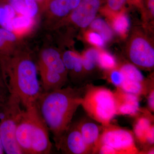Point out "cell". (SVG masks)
<instances>
[{"instance_id": "obj_1", "label": "cell", "mask_w": 154, "mask_h": 154, "mask_svg": "<svg viewBox=\"0 0 154 154\" xmlns=\"http://www.w3.org/2000/svg\"><path fill=\"white\" fill-rule=\"evenodd\" d=\"M0 71L9 94L18 97L25 109L37 105L42 93L38 69L24 42L11 56L0 57Z\"/></svg>"}, {"instance_id": "obj_2", "label": "cell", "mask_w": 154, "mask_h": 154, "mask_svg": "<svg viewBox=\"0 0 154 154\" xmlns=\"http://www.w3.org/2000/svg\"><path fill=\"white\" fill-rule=\"evenodd\" d=\"M81 91L71 88H62L42 93L37 106L55 144L70 126L78 107L82 105Z\"/></svg>"}, {"instance_id": "obj_3", "label": "cell", "mask_w": 154, "mask_h": 154, "mask_svg": "<svg viewBox=\"0 0 154 154\" xmlns=\"http://www.w3.org/2000/svg\"><path fill=\"white\" fill-rule=\"evenodd\" d=\"M94 120L102 126L110 124L116 114L114 93L102 87H91L83 96L82 105Z\"/></svg>"}, {"instance_id": "obj_4", "label": "cell", "mask_w": 154, "mask_h": 154, "mask_svg": "<svg viewBox=\"0 0 154 154\" xmlns=\"http://www.w3.org/2000/svg\"><path fill=\"white\" fill-rule=\"evenodd\" d=\"M22 105L18 97L10 94L2 107L3 115L0 120V138L6 154H23L16 138L17 125L24 110L21 108Z\"/></svg>"}, {"instance_id": "obj_5", "label": "cell", "mask_w": 154, "mask_h": 154, "mask_svg": "<svg viewBox=\"0 0 154 154\" xmlns=\"http://www.w3.org/2000/svg\"><path fill=\"white\" fill-rule=\"evenodd\" d=\"M103 127V131L96 145L101 143L110 146L115 150L117 154L138 153L132 132L110 124Z\"/></svg>"}, {"instance_id": "obj_6", "label": "cell", "mask_w": 154, "mask_h": 154, "mask_svg": "<svg viewBox=\"0 0 154 154\" xmlns=\"http://www.w3.org/2000/svg\"><path fill=\"white\" fill-rule=\"evenodd\" d=\"M32 122L31 154H47L51 151L48 127L45 122L37 105L28 108Z\"/></svg>"}, {"instance_id": "obj_7", "label": "cell", "mask_w": 154, "mask_h": 154, "mask_svg": "<svg viewBox=\"0 0 154 154\" xmlns=\"http://www.w3.org/2000/svg\"><path fill=\"white\" fill-rule=\"evenodd\" d=\"M130 60L136 66L144 69L154 66V49L145 38L137 36L132 38L128 48Z\"/></svg>"}, {"instance_id": "obj_8", "label": "cell", "mask_w": 154, "mask_h": 154, "mask_svg": "<svg viewBox=\"0 0 154 154\" xmlns=\"http://www.w3.org/2000/svg\"><path fill=\"white\" fill-rule=\"evenodd\" d=\"M81 0H48L42 12L45 24L49 28H54L58 22L68 17L78 6Z\"/></svg>"}, {"instance_id": "obj_9", "label": "cell", "mask_w": 154, "mask_h": 154, "mask_svg": "<svg viewBox=\"0 0 154 154\" xmlns=\"http://www.w3.org/2000/svg\"><path fill=\"white\" fill-rule=\"evenodd\" d=\"M101 5V0H81L66 18H69L70 22L79 28H87L96 18Z\"/></svg>"}, {"instance_id": "obj_10", "label": "cell", "mask_w": 154, "mask_h": 154, "mask_svg": "<svg viewBox=\"0 0 154 154\" xmlns=\"http://www.w3.org/2000/svg\"><path fill=\"white\" fill-rule=\"evenodd\" d=\"M57 148L66 153L84 154L90 150L83 139L77 125L70 126L56 144Z\"/></svg>"}, {"instance_id": "obj_11", "label": "cell", "mask_w": 154, "mask_h": 154, "mask_svg": "<svg viewBox=\"0 0 154 154\" xmlns=\"http://www.w3.org/2000/svg\"><path fill=\"white\" fill-rule=\"evenodd\" d=\"M36 65L38 67L55 71L64 76H67V71L63 63L62 54L52 46H47L40 51Z\"/></svg>"}, {"instance_id": "obj_12", "label": "cell", "mask_w": 154, "mask_h": 154, "mask_svg": "<svg viewBox=\"0 0 154 154\" xmlns=\"http://www.w3.org/2000/svg\"><path fill=\"white\" fill-rule=\"evenodd\" d=\"M32 122L28 109L23 111L16 131L17 144L23 154H31Z\"/></svg>"}, {"instance_id": "obj_13", "label": "cell", "mask_w": 154, "mask_h": 154, "mask_svg": "<svg viewBox=\"0 0 154 154\" xmlns=\"http://www.w3.org/2000/svg\"><path fill=\"white\" fill-rule=\"evenodd\" d=\"M114 94L116 103V114L134 115L139 110L138 96L127 93L117 88Z\"/></svg>"}, {"instance_id": "obj_14", "label": "cell", "mask_w": 154, "mask_h": 154, "mask_svg": "<svg viewBox=\"0 0 154 154\" xmlns=\"http://www.w3.org/2000/svg\"><path fill=\"white\" fill-rule=\"evenodd\" d=\"M41 78V84L44 92L54 91L63 88L67 80L64 76L52 70L37 66Z\"/></svg>"}, {"instance_id": "obj_15", "label": "cell", "mask_w": 154, "mask_h": 154, "mask_svg": "<svg viewBox=\"0 0 154 154\" xmlns=\"http://www.w3.org/2000/svg\"><path fill=\"white\" fill-rule=\"evenodd\" d=\"M88 148L94 150L100 136V128L92 122L83 121L77 125Z\"/></svg>"}, {"instance_id": "obj_16", "label": "cell", "mask_w": 154, "mask_h": 154, "mask_svg": "<svg viewBox=\"0 0 154 154\" xmlns=\"http://www.w3.org/2000/svg\"><path fill=\"white\" fill-rule=\"evenodd\" d=\"M36 22L28 16L17 14L12 20V31L22 38L32 31Z\"/></svg>"}, {"instance_id": "obj_17", "label": "cell", "mask_w": 154, "mask_h": 154, "mask_svg": "<svg viewBox=\"0 0 154 154\" xmlns=\"http://www.w3.org/2000/svg\"><path fill=\"white\" fill-rule=\"evenodd\" d=\"M62 57L68 72L72 76L82 73L84 70L81 55L72 51L67 50L62 54Z\"/></svg>"}, {"instance_id": "obj_18", "label": "cell", "mask_w": 154, "mask_h": 154, "mask_svg": "<svg viewBox=\"0 0 154 154\" xmlns=\"http://www.w3.org/2000/svg\"><path fill=\"white\" fill-rule=\"evenodd\" d=\"M17 15L8 3L0 0V27L12 31V20Z\"/></svg>"}, {"instance_id": "obj_19", "label": "cell", "mask_w": 154, "mask_h": 154, "mask_svg": "<svg viewBox=\"0 0 154 154\" xmlns=\"http://www.w3.org/2000/svg\"><path fill=\"white\" fill-rule=\"evenodd\" d=\"M152 125L149 119L144 116L138 119L136 122L134 129L135 135L142 143H146V135Z\"/></svg>"}, {"instance_id": "obj_20", "label": "cell", "mask_w": 154, "mask_h": 154, "mask_svg": "<svg viewBox=\"0 0 154 154\" xmlns=\"http://www.w3.org/2000/svg\"><path fill=\"white\" fill-rule=\"evenodd\" d=\"M112 26L116 33L121 36H125L129 28V19L125 14H118L113 17Z\"/></svg>"}, {"instance_id": "obj_21", "label": "cell", "mask_w": 154, "mask_h": 154, "mask_svg": "<svg viewBox=\"0 0 154 154\" xmlns=\"http://www.w3.org/2000/svg\"><path fill=\"white\" fill-rule=\"evenodd\" d=\"M99 51L98 50L91 48L86 51L82 56L84 70L91 71L98 64Z\"/></svg>"}, {"instance_id": "obj_22", "label": "cell", "mask_w": 154, "mask_h": 154, "mask_svg": "<svg viewBox=\"0 0 154 154\" xmlns=\"http://www.w3.org/2000/svg\"><path fill=\"white\" fill-rule=\"evenodd\" d=\"M91 27L94 31L99 33L105 42L109 41L112 37L113 33L109 25L102 19H95L91 23Z\"/></svg>"}, {"instance_id": "obj_23", "label": "cell", "mask_w": 154, "mask_h": 154, "mask_svg": "<svg viewBox=\"0 0 154 154\" xmlns=\"http://www.w3.org/2000/svg\"><path fill=\"white\" fill-rule=\"evenodd\" d=\"M120 69L123 73L125 79L144 83L143 75L134 65L125 64L121 66Z\"/></svg>"}, {"instance_id": "obj_24", "label": "cell", "mask_w": 154, "mask_h": 154, "mask_svg": "<svg viewBox=\"0 0 154 154\" xmlns=\"http://www.w3.org/2000/svg\"><path fill=\"white\" fill-rule=\"evenodd\" d=\"M119 89L127 93L138 96L145 91L144 83L125 79Z\"/></svg>"}, {"instance_id": "obj_25", "label": "cell", "mask_w": 154, "mask_h": 154, "mask_svg": "<svg viewBox=\"0 0 154 154\" xmlns=\"http://www.w3.org/2000/svg\"><path fill=\"white\" fill-rule=\"evenodd\" d=\"M98 64L104 69L111 70L116 68V62L115 58L110 53L101 51L98 57Z\"/></svg>"}, {"instance_id": "obj_26", "label": "cell", "mask_w": 154, "mask_h": 154, "mask_svg": "<svg viewBox=\"0 0 154 154\" xmlns=\"http://www.w3.org/2000/svg\"><path fill=\"white\" fill-rule=\"evenodd\" d=\"M28 17L37 20L40 13H41L40 7L36 0H25Z\"/></svg>"}, {"instance_id": "obj_27", "label": "cell", "mask_w": 154, "mask_h": 154, "mask_svg": "<svg viewBox=\"0 0 154 154\" xmlns=\"http://www.w3.org/2000/svg\"><path fill=\"white\" fill-rule=\"evenodd\" d=\"M14 9L17 14L28 16L25 0H4Z\"/></svg>"}, {"instance_id": "obj_28", "label": "cell", "mask_w": 154, "mask_h": 154, "mask_svg": "<svg viewBox=\"0 0 154 154\" xmlns=\"http://www.w3.org/2000/svg\"><path fill=\"white\" fill-rule=\"evenodd\" d=\"M125 80L123 73L119 69H113L111 70L110 74V80L112 84L117 88H120Z\"/></svg>"}, {"instance_id": "obj_29", "label": "cell", "mask_w": 154, "mask_h": 154, "mask_svg": "<svg viewBox=\"0 0 154 154\" xmlns=\"http://www.w3.org/2000/svg\"><path fill=\"white\" fill-rule=\"evenodd\" d=\"M88 41L91 44L98 47H102L105 45V40L99 33L96 31H90L87 34Z\"/></svg>"}, {"instance_id": "obj_30", "label": "cell", "mask_w": 154, "mask_h": 154, "mask_svg": "<svg viewBox=\"0 0 154 154\" xmlns=\"http://www.w3.org/2000/svg\"><path fill=\"white\" fill-rule=\"evenodd\" d=\"M16 49L12 47L6 41L0 33V57L11 56Z\"/></svg>"}, {"instance_id": "obj_31", "label": "cell", "mask_w": 154, "mask_h": 154, "mask_svg": "<svg viewBox=\"0 0 154 154\" xmlns=\"http://www.w3.org/2000/svg\"><path fill=\"white\" fill-rule=\"evenodd\" d=\"M9 94L0 71V107H3L8 100Z\"/></svg>"}, {"instance_id": "obj_32", "label": "cell", "mask_w": 154, "mask_h": 154, "mask_svg": "<svg viewBox=\"0 0 154 154\" xmlns=\"http://www.w3.org/2000/svg\"><path fill=\"white\" fill-rule=\"evenodd\" d=\"M126 2L125 0H107L108 8L113 12L120 10Z\"/></svg>"}, {"instance_id": "obj_33", "label": "cell", "mask_w": 154, "mask_h": 154, "mask_svg": "<svg viewBox=\"0 0 154 154\" xmlns=\"http://www.w3.org/2000/svg\"><path fill=\"white\" fill-rule=\"evenodd\" d=\"M154 142V127L152 124L147 133L146 137V143L152 144Z\"/></svg>"}, {"instance_id": "obj_34", "label": "cell", "mask_w": 154, "mask_h": 154, "mask_svg": "<svg viewBox=\"0 0 154 154\" xmlns=\"http://www.w3.org/2000/svg\"><path fill=\"white\" fill-rule=\"evenodd\" d=\"M148 105L150 109L154 111V90L150 93L148 98Z\"/></svg>"}, {"instance_id": "obj_35", "label": "cell", "mask_w": 154, "mask_h": 154, "mask_svg": "<svg viewBox=\"0 0 154 154\" xmlns=\"http://www.w3.org/2000/svg\"><path fill=\"white\" fill-rule=\"evenodd\" d=\"M154 0H149L148 5V8L151 14L152 15H154Z\"/></svg>"}, {"instance_id": "obj_36", "label": "cell", "mask_w": 154, "mask_h": 154, "mask_svg": "<svg viewBox=\"0 0 154 154\" xmlns=\"http://www.w3.org/2000/svg\"><path fill=\"white\" fill-rule=\"evenodd\" d=\"M36 1L38 3L39 7H40L41 13H42L45 6V3H46V0H36Z\"/></svg>"}, {"instance_id": "obj_37", "label": "cell", "mask_w": 154, "mask_h": 154, "mask_svg": "<svg viewBox=\"0 0 154 154\" xmlns=\"http://www.w3.org/2000/svg\"><path fill=\"white\" fill-rule=\"evenodd\" d=\"M5 153L4 152V148H3L2 144V141L0 138V154H4Z\"/></svg>"}, {"instance_id": "obj_38", "label": "cell", "mask_w": 154, "mask_h": 154, "mask_svg": "<svg viewBox=\"0 0 154 154\" xmlns=\"http://www.w3.org/2000/svg\"><path fill=\"white\" fill-rule=\"evenodd\" d=\"M48 1V0H46V2H47ZM45 4H46V3H45Z\"/></svg>"}, {"instance_id": "obj_39", "label": "cell", "mask_w": 154, "mask_h": 154, "mask_svg": "<svg viewBox=\"0 0 154 154\" xmlns=\"http://www.w3.org/2000/svg\"><path fill=\"white\" fill-rule=\"evenodd\" d=\"M126 1H128V0H126Z\"/></svg>"}]
</instances>
